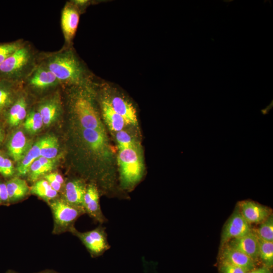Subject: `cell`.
<instances>
[{
	"mask_svg": "<svg viewBox=\"0 0 273 273\" xmlns=\"http://www.w3.org/2000/svg\"><path fill=\"white\" fill-rule=\"evenodd\" d=\"M38 62L55 75L62 86L90 84V76L72 46L40 52Z\"/></svg>",
	"mask_w": 273,
	"mask_h": 273,
	"instance_id": "6da1fadb",
	"label": "cell"
},
{
	"mask_svg": "<svg viewBox=\"0 0 273 273\" xmlns=\"http://www.w3.org/2000/svg\"><path fill=\"white\" fill-rule=\"evenodd\" d=\"M62 87L69 92L70 110L81 127L105 130L95 105L90 84Z\"/></svg>",
	"mask_w": 273,
	"mask_h": 273,
	"instance_id": "7a4b0ae2",
	"label": "cell"
},
{
	"mask_svg": "<svg viewBox=\"0 0 273 273\" xmlns=\"http://www.w3.org/2000/svg\"><path fill=\"white\" fill-rule=\"evenodd\" d=\"M39 53L26 40L0 65V79L22 82L38 64Z\"/></svg>",
	"mask_w": 273,
	"mask_h": 273,
	"instance_id": "3957f363",
	"label": "cell"
},
{
	"mask_svg": "<svg viewBox=\"0 0 273 273\" xmlns=\"http://www.w3.org/2000/svg\"><path fill=\"white\" fill-rule=\"evenodd\" d=\"M120 190L132 191L144 175V165L140 145L118 150L117 156Z\"/></svg>",
	"mask_w": 273,
	"mask_h": 273,
	"instance_id": "277c9868",
	"label": "cell"
},
{
	"mask_svg": "<svg viewBox=\"0 0 273 273\" xmlns=\"http://www.w3.org/2000/svg\"><path fill=\"white\" fill-rule=\"evenodd\" d=\"M54 219L53 233L70 232L77 219L85 214L83 208L72 205L63 198H56L48 203Z\"/></svg>",
	"mask_w": 273,
	"mask_h": 273,
	"instance_id": "5b68a950",
	"label": "cell"
},
{
	"mask_svg": "<svg viewBox=\"0 0 273 273\" xmlns=\"http://www.w3.org/2000/svg\"><path fill=\"white\" fill-rule=\"evenodd\" d=\"M70 232L79 239L93 258L102 255L111 247L106 228L102 224H100L95 229L84 232L78 231L74 227Z\"/></svg>",
	"mask_w": 273,
	"mask_h": 273,
	"instance_id": "8992f818",
	"label": "cell"
},
{
	"mask_svg": "<svg viewBox=\"0 0 273 273\" xmlns=\"http://www.w3.org/2000/svg\"><path fill=\"white\" fill-rule=\"evenodd\" d=\"M23 89H29L37 93H43L51 89H57L61 85L55 76L43 65L38 64L22 82Z\"/></svg>",
	"mask_w": 273,
	"mask_h": 273,
	"instance_id": "52a82bcc",
	"label": "cell"
},
{
	"mask_svg": "<svg viewBox=\"0 0 273 273\" xmlns=\"http://www.w3.org/2000/svg\"><path fill=\"white\" fill-rule=\"evenodd\" d=\"M253 230L252 226L243 217L238 207H236L222 229L219 248L230 240L244 236Z\"/></svg>",
	"mask_w": 273,
	"mask_h": 273,
	"instance_id": "ba28073f",
	"label": "cell"
},
{
	"mask_svg": "<svg viewBox=\"0 0 273 273\" xmlns=\"http://www.w3.org/2000/svg\"><path fill=\"white\" fill-rule=\"evenodd\" d=\"M80 11L70 1L63 7L61 15V27L65 46H72L79 21Z\"/></svg>",
	"mask_w": 273,
	"mask_h": 273,
	"instance_id": "9c48e42d",
	"label": "cell"
},
{
	"mask_svg": "<svg viewBox=\"0 0 273 273\" xmlns=\"http://www.w3.org/2000/svg\"><path fill=\"white\" fill-rule=\"evenodd\" d=\"M236 205L243 217L251 225L260 224L272 214L271 208L251 199L238 201Z\"/></svg>",
	"mask_w": 273,
	"mask_h": 273,
	"instance_id": "30bf717a",
	"label": "cell"
},
{
	"mask_svg": "<svg viewBox=\"0 0 273 273\" xmlns=\"http://www.w3.org/2000/svg\"><path fill=\"white\" fill-rule=\"evenodd\" d=\"M55 90L49 97H45L39 102L36 110L40 114L43 124L49 125L60 116L62 111L60 89Z\"/></svg>",
	"mask_w": 273,
	"mask_h": 273,
	"instance_id": "8fae6325",
	"label": "cell"
},
{
	"mask_svg": "<svg viewBox=\"0 0 273 273\" xmlns=\"http://www.w3.org/2000/svg\"><path fill=\"white\" fill-rule=\"evenodd\" d=\"M83 207L85 214H88L95 222L103 224L108 221L100 204L99 189L95 183L89 184L86 186Z\"/></svg>",
	"mask_w": 273,
	"mask_h": 273,
	"instance_id": "7c38bea8",
	"label": "cell"
},
{
	"mask_svg": "<svg viewBox=\"0 0 273 273\" xmlns=\"http://www.w3.org/2000/svg\"><path fill=\"white\" fill-rule=\"evenodd\" d=\"M225 245L244 253L260 265L259 239L253 230L244 236L230 240Z\"/></svg>",
	"mask_w": 273,
	"mask_h": 273,
	"instance_id": "4fadbf2b",
	"label": "cell"
},
{
	"mask_svg": "<svg viewBox=\"0 0 273 273\" xmlns=\"http://www.w3.org/2000/svg\"><path fill=\"white\" fill-rule=\"evenodd\" d=\"M217 262H224L249 271L259 266L251 258L226 245L219 248Z\"/></svg>",
	"mask_w": 273,
	"mask_h": 273,
	"instance_id": "5bb4252c",
	"label": "cell"
},
{
	"mask_svg": "<svg viewBox=\"0 0 273 273\" xmlns=\"http://www.w3.org/2000/svg\"><path fill=\"white\" fill-rule=\"evenodd\" d=\"M23 90L22 82L0 79V117H4Z\"/></svg>",
	"mask_w": 273,
	"mask_h": 273,
	"instance_id": "9a60e30c",
	"label": "cell"
},
{
	"mask_svg": "<svg viewBox=\"0 0 273 273\" xmlns=\"http://www.w3.org/2000/svg\"><path fill=\"white\" fill-rule=\"evenodd\" d=\"M114 111L124 120L126 124L133 126L138 125L136 112L132 104L122 97H108Z\"/></svg>",
	"mask_w": 273,
	"mask_h": 273,
	"instance_id": "2e32d148",
	"label": "cell"
},
{
	"mask_svg": "<svg viewBox=\"0 0 273 273\" xmlns=\"http://www.w3.org/2000/svg\"><path fill=\"white\" fill-rule=\"evenodd\" d=\"M27 108V96L22 92L4 116L10 127L17 126L25 119L28 113Z\"/></svg>",
	"mask_w": 273,
	"mask_h": 273,
	"instance_id": "e0dca14e",
	"label": "cell"
},
{
	"mask_svg": "<svg viewBox=\"0 0 273 273\" xmlns=\"http://www.w3.org/2000/svg\"><path fill=\"white\" fill-rule=\"evenodd\" d=\"M28 147L26 138L21 130H17L9 137L6 148L7 153L15 162H19L25 155Z\"/></svg>",
	"mask_w": 273,
	"mask_h": 273,
	"instance_id": "ac0fdd59",
	"label": "cell"
},
{
	"mask_svg": "<svg viewBox=\"0 0 273 273\" xmlns=\"http://www.w3.org/2000/svg\"><path fill=\"white\" fill-rule=\"evenodd\" d=\"M86 186L83 180L79 179L68 181L65 186L63 199L72 205L83 208V201Z\"/></svg>",
	"mask_w": 273,
	"mask_h": 273,
	"instance_id": "d6986e66",
	"label": "cell"
},
{
	"mask_svg": "<svg viewBox=\"0 0 273 273\" xmlns=\"http://www.w3.org/2000/svg\"><path fill=\"white\" fill-rule=\"evenodd\" d=\"M101 108L104 120L111 131L116 132L123 129L126 124L123 118L114 111L107 97L102 99Z\"/></svg>",
	"mask_w": 273,
	"mask_h": 273,
	"instance_id": "ffe728a7",
	"label": "cell"
},
{
	"mask_svg": "<svg viewBox=\"0 0 273 273\" xmlns=\"http://www.w3.org/2000/svg\"><path fill=\"white\" fill-rule=\"evenodd\" d=\"M6 184L10 204L22 200L30 192L26 181L18 176L9 178Z\"/></svg>",
	"mask_w": 273,
	"mask_h": 273,
	"instance_id": "44dd1931",
	"label": "cell"
},
{
	"mask_svg": "<svg viewBox=\"0 0 273 273\" xmlns=\"http://www.w3.org/2000/svg\"><path fill=\"white\" fill-rule=\"evenodd\" d=\"M31 194L41 198L48 203L57 198L58 192L54 190L44 179L37 180L30 189Z\"/></svg>",
	"mask_w": 273,
	"mask_h": 273,
	"instance_id": "7402d4cb",
	"label": "cell"
},
{
	"mask_svg": "<svg viewBox=\"0 0 273 273\" xmlns=\"http://www.w3.org/2000/svg\"><path fill=\"white\" fill-rule=\"evenodd\" d=\"M40 156L39 142L38 141L25 154L16 168L17 176L25 175L32 163Z\"/></svg>",
	"mask_w": 273,
	"mask_h": 273,
	"instance_id": "603a6c76",
	"label": "cell"
},
{
	"mask_svg": "<svg viewBox=\"0 0 273 273\" xmlns=\"http://www.w3.org/2000/svg\"><path fill=\"white\" fill-rule=\"evenodd\" d=\"M39 142L40 156L49 159H54L56 157L59 144L56 136L49 135L43 138Z\"/></svg>",
	"mask_w": 273,
	"mask_h": 273,
	"instance_id": "cb8c5ba5",
	"label": "cell"
},
{
	"mask_svg": "<svg viewBox=\"0 0 273 273\" xmlns=\"http://www.w3.org/2000/svg\"><path fill=\"white\" fill-rule=\"evenodd\" d=\"M259 262L260 265L272 269L273 242L264 241L259 239Z\"/></svg>",
	"mask_w": 273,
	"mask_h": 273,
	"instance_id": "d4e9b609",
	"label": "cell"
},
{
	"mask_svg": "<svg viewBox=\"0 0 273 273\" xmlns=\"http://www.w3.org/2000/svg\"><path fill=\"white\" fill-rule=\"evenodd\" d=\"M253 230L258 238L263 241L273 242V214L258 224Z\"/></svg>",
	"mask_w": 273,
	"mask_h": 273,
	"instance_id": "484cf974",
	"label": "cell"
},
{
	"mask_svg": "<svg viewBox=\"0 0 273 273\" xmlns=\"http://www.w3.org/2000/svg\"><path fill=\"white\" fill-rule=\"evenodd\" d=\"M43 124L42 118L37 110L32 109L28 112L24 123L25 129L30 133L39 130Z\"/></svg>",
	"mask_w": 273,
	"mask_h": 273,
	"instance_id": "4316f807",
	"label": "cell"
},
{
	"mask_svg": "<svg viewBox=\"0 0 273 273\" xmlns=\"http://www.w3.org/2000/svg\"><path fill=\"white\" fill-rule=\"evenodd\" d=\"M26 41L20 38L12 41L0 42V65L20 48Z\"/></svg>",
	"mask_w": 273,
	"mask_h": 273,
	"instance_id": "83f0119b",
	"label": "cell"
},
{
	"mask_svg": "<svg viewBox=\"0 0 273 273\" xmlns=\"http://www.w3.org/2000/svg\"><path fill=\"white\" fill-rule=\"evenodd\" d=\"M115 138L118 150L139 145L132 136L123 129L116 132Z\"/></svg>",
	"mask_w": 273,
	"mask_h": 273,
	"instance_id": "f1b7e54d",
	"label": "cell"
},
{
	"mask_svg": "<svg viewBox=\"0 0 273 273\" xmlns=\"http://www.w3.org/2000/svg\"><path fill=\"white\" fill-rule=\"evenodd\" d=\"M51 170V169L43 166L38 159L35 160L31 165L29 171V179L32 182H35L38 178Z\"/></svg>",
	"mask_w": 273,
	"mask_h": 273,
	"instance_id": "f546056e",
	"label": "cell"
},
{
	"mask_svg": "<svg viewBox=\"0 0 273 273\" xmlns=\"http://www.w3.org/2000/svg\"><path fill=\"white\" fill-rule=\"evenodd\" d=\"M14 173L12 161L0 151V174L5 178H10Z\"/></svg>",
	"mask_w": 273,
	"mask_h": 273,
	"instance_id": "4dcf8cb0",
	"label": "cell"
},
{
	"mask_svg": "<svg viewBox=\"0 0 273 273\" xmlns=\"http://www.w3.org/2000/svg\"><path fill=\"white\" fill-rule=\"evenodd\" d=\"M44 178L54 190L57 192L60 191L64 183V179L61 175L57 173H50L46 174Z\"/></svg>",
	"mask_w": 273,
	"mask_h": 273,
	"instance_id": "1f68e13d",
	"label": "cell"
},
{
	"mask_svg": "<svg viewBox=\"0 0 273 273\" xmlns=\"http://www.w3.org/2000/svg\"><path fill=\"white\" fill-rule=\"evenodd\" d=\"M218 273H247L245 270L226 262H217Z\"/></svg>",
	"mask_w": 273,
	"mask_h": 273,
	"instance_id": "d6a6232c",
	"label": "cell"
},
{
	"mask_svg": "<svg viewBox=\"0 0 273 273\" xmlns=\"http://www.w3.org/2000/svg\"><path fill=\"white\" fill-rule=\"evenodd\" d=\"M10 204L6 182L0 180V205L8 206Z\"/></svg>",
	"mask_w": 273,
	"mask_h": 273,
	"instance_id": "836d02e7",
	"label": "cell"
},
{
	"mask_svg": "<svg viewBox=\"0 0 273 273\" xmlns=\"http://www.w3.org/2000/svg\"><path fill=\"white\" fill-rule=\"evenodd\" d=\"M38 160L43 166L49 168L51 170L53 168L55 162L54 159H49L40 156Z\"/></svg>",
	"mask_w": 273,
	"mask_h": 273,
	"instance_id": "e575fe53",
	"label": "cell"
},
{
	"mask_svg": "<svg viewBox=\"0 0 273 273\" xmlns=\"http://www.w3.org/2000/svg\"><path fill=\"white\" fill-rule=\"evenodd\" d=\"M247 273H272V269L259 265Z\"/></svg>",
	"mask_w": 273,
	"mask_h": 273,
	"instance_id": "d590c367",
	"label": "cell"
},
{
	"mask_svg": "<svg viewBox=\"0 0 273 273\" xmlns=\"http://www.w3.org/2000/svg\"><path fill=\"white\" fill-rule=\"evenodd\" d=\"M5 136V133L4 129L0 126V145L2 144L4 141Z\"/></svg>",
	"mask_w": 273,
	"mask_h": 273,
	"instance_id": "8d00e7d4",
	"label": "cell"
},
{
	"mask_svg": "<svg viewBox=\"0 0 273 273\" xmlns=\"http://www.w3.org/2000/svg\"><path fill=\"white\" fill-rule=\"evenodd\" d=\"M36 273H59V272L54 270H43V271L36 272Z\"/></svg>",
	"mask_w": 273,
	"mask_h": 273,
	"instance_id": "74e56055",
	"label": "cell"
},
{
	"mask_svg": "<svg viewBox=\"0 0 273 273\" xmlns=\"http://www.w3.org/2000/svg\"><path fill=\"white\" fill-rule=\"evenodd\" d=\"M6 273H17V272L12 270H9Z\"/></svg>",
	"mask_w": 273,
	"mask_h": 273,
	"instance_id": "f35d334b",
	"label": "cell"
}]
</instances>
